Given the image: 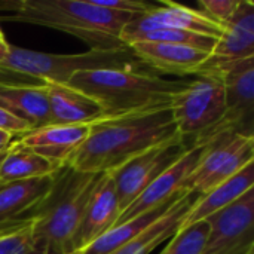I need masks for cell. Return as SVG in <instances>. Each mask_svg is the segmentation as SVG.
Returning <instances> with one entry per match:
<instances>
[{"label":"cell","mask_w":254,"mask_h":254,"mask_svg":"<svg viewBox=\"0 0 254 254\" xmlns=\"http://www.w3.org/2000/svg\"><path fill=\"white\" fill-rule=\"evenodd\" d=\"M171 106L113 118H101L68 165L82 173L107 174L143 152L179 138Z\"/></svg>","instance_id":"obj_1"},{"label":"cell","mask_w":254,"mask_h":254,"mask_svg":"<svg viewBox=\"0 0 254 254\" xmlns=\"http://www.w3.org/2000/svg\"><path fill=\"white\" fill-rule=\"evenodd\" d=\"M3 19L48 27L74 36L91 49H119L131 13L104 9L92 0H0Z\"/></svg>","instance_id":"obj_2"},{"label":"cell","mask_w":254,"mask_h":254,"mask_svg":"<svg viewBox=\"0 0 254 254\" xmlns=\"http://www.w3.org/2000/svg\"><path fill=\"white\" fill-rule=\"evenodd\" d=\"M103 174L82 173L63 165L48 195L30 211L33 247L46 254H70L71 238Z\"/></svg>","instance_id":"obj_3"},{"label":"cell","mask_w":254,"mask_h":254,"mask_svg":"<svg viewBox=\"0 0 254 254\" xmlns=\"http://www.w3.org/2000/svg\"><path fill=\"white\" fill-rule=\"evenodd\" d=\"M188 80L164 79L156 73L137 70H97L74 74L67 85L94 98L104 118L170 107Z\"/></svg>","instance_id":"obj_4"},{"label":"cell","mask_w":254,"mask_h":254,"mask_svg":"<svg viewBox=\"0 0 254 254\" xmlns=\"http://www.w3.org/2000/svg\"><path fill=\"white\" fill-rule=\"evenodd\" d=\"M0 64L40 79L45 83L63 85H67L74 74L97 70L150 71L134 55L129 46L106 51L89 49L82 54H48L10 45L6 58Z\"/></svg>","instance_id":"obj_5"},{"label":"cell","mask_w":254,"mask_h":254,"mask_svg":"<svg viewBox=\"0 0 254 254\" xmlns=\"http://www.w3.org/2000/svg\"><path fill=\"white\" fill-rule=\"evenodd\" d=\"M171 112L182 141L192 149L205 144L220 134V124L226 113L225 83L220 74H196L188 86L176 95Z\"/></svg>","instance_id":"obj_6"},{"label":"cell","mask_w":254,"mask_h":254,"mask_svg":"<svg viewBox=\"0 0 254 254\" xmlns=\"http://www.w3.org/2000/svg\"><path fill=\"white\" fill-rule=\"evenodd\" d=\"M254 161V138L225 131L207 141L202 158L183 190L204 195Z\"/></svg>","instance_id":"obj_7"},{"label":"cell","mask_w":254,"mask_h":254,"mask_svg":"<svg viewBox=\"0 0 254 254\" xmlns=\"http://www.w3.org/2000/svg\"><path fill=\"white\" fill-rule=\"evenodd\" d=\"M205 222L210 232L202 254L254 253V188Z\"/></svg>","instance_id":"obj_8"},{"label":"cell","mask_w":254,"mask_h":254,"mask_svg":"<svg viewBox=\"0 0 254 254\" xmlns=\"http://www.w3.org/2000/svg\"><path fill=\"white\" fill-rule=\"evenodd\" d=\"M158 30H185L219 39L223 34L225 27L205 16L198 9L164 0L156 1L150 10L132 16V19L124 27L121 40L128 46L140 40L143 36Z\"/></svg>","instance_id":"obj_9"},{"label":"cell","mask_w":254,"mask_h":254,"mask_svg":"<svg viewBox=\"0 0 254 254\" xmlns=\"http://www.w3.org/2000/svg\"><path fill=\"white\" fill-rule=\"evenodd\" d=\"M188 150V146L179 137L168 143L155 146L141 155H137L118 170L109 173L115 182L121 213L158 176H161L176 161H179Z\"/></svg>","instance_id":"obj_10"},{"label":"cell","mask_w":254,"mask_h":254,"mask_svg":"<svg viewBox=\"0 0 254 254\" xmlns=\"http://www.w3.org/2000/svg\"><path fill=\"white\" fill-rule=\"evenodd\" d=\"M225 83L226 113L220 132L254 138V58L238 61L219 73Z\"/></svg>","instance_id":"obj_11"},{"label":"cell","mask_w":254,"mask_h":254,"mask_svg":"<svg viewBox=\"0 0 254 254\" xmlns=\"http://www.w3.org/2000/svg\"><path fill=\"white\" fill-rule=\"evenodd\" d=\"M205 144H198L192 149H189L179 161H176L170 168H167L161 176H158L118 217L116 225H121L124 222H128L140 214H144L147 211H152L170 199L186 193L183 190V186L189 176L196 168L199 159L202 158V153L205 150ZM115 225V226H116Z\"/></svg>","instance_id":"obj_12"},{"label":"cell","mask_w":254,"mask_h":254,"mask_svg":"<svg viewBox=\"0 0 254 254\" xmlns=\"http://www.w3.org/2000/svg\"><path fill=\"white\" fill-rule=\"evenodd\" d=\"M247 58H254V3L241 0L198 74H219L223 68Z\"/></svg>","instance_id":"obj_13"},{"label":"cell","mask_w":254,"mask_h":254,"mask_svg":"<svg viewBox=\"0 0 254 254\" xmlns=\"http://www.w3.org/2000/svg\"><path fill=\"white\" fill-rule=\"evenodd\" d=\"M119 214L121 210L116 196L115 182L109 173L103 174L71 238L70 254L80 253L83 249L98 240L103 234L112 229L116 225Z\"/></svg>","instance_id":"obj_14"},{"label":"cell","mask_w":254,"mask_h":254,"mask_svg":"<svg viewBox=\"0 0 254 254\" xmlns=\"http://www.w3.org/2000/svg\"><path fill=\"white\" fill-rule=\"evenodd\" d=\"M128 46L150 71L177 76H196L210 55V51L179 43L134 42Z\"/></svg>","instance_id":"obj_15"},{"label":"cell","mask_w":254,"mask_h":254,"mask_svg":"<svg viewBox=\"0 0 254 254\" xmlns=\"http://www.w3.org/2000/svg\"><path fill=\"white\" fill-rule=\"evenodd\" d=\"M89 129L91 124L48 125L27 131L25 134L16 137V140L45 159L58 165H65L73 153L85 141Z\"/></svg>","instance_id":"obj_16"},{"label":"cell","mask_w":254,"mask_h":254,"mask_svg":"<svg viewBox=\"0 0 254 254\" xmlns=\"http://www.w3.org/2000/svg\"><path fill=\"white\" fill-rule=\"evenodd\" d=\"M52 125H83L104 118L100 104L85 92L63 83H46Z\"/></svg>","instance_id":"obj_17"},{"label":"cell","mask_w":254,"mask_h":254,"mask_svg":"<svg viewBox=\"0 0 254 254\" xmlns=\"http://www.w3.org/2000/svg\"><path fill=\"white\" fill-rule=\"evenodd\" d=\"M254 188V161L247 164L241 171H238L231 179L222 182L216 188L210 189L207 193L199 195L192 208L185 216L180 228L190 226L196 222H202L211 214L220 211L222 208L231 205L246 192Z\"/></svg>","instance_id":"obj_18"},{"label":"cell","mask_w":254,"mask_h":254,"mask_svg":"<svg viewBox=\"0 0 254 254\" xmlns=\"http://www.w3.org/2000/svg\"><path fill=\"white\" fill-rule=\"evenodd\" d=\"M199 195L186 192L180 196L176 204L164 213L158 220H155L147 229L138 234L131 241L125 243L110 254H150L159 244L168 241L180 228L185 216L192 208Z\"/></svg>","instance_id":"obj_19"},{"label":"cell","mask_w":254,"mask_h":254,"mask_svg":"<svg viewBox=\"0 0 254 254\" xmlns=\"http://www.w3.org/2000/svg\"><path fill=\"white\" fill-rule=\"evenodd\" d=\"M0 109L25 122L30 129L52 125L46 85L0 86Z\"/></svg>","instance_id":"obj_20"},{"label":"cell","mask_w":254,"mask_h":254,"mask_svg":"<svg viewBox=\"0 0 254 254\" xmlns=\"http://www.w3.org/2000/svg\"><path fill=\"white\" fill-rule=\"evenodd\" d=\"M54 176L1 185L0 186V225L28 217V213L51 190V186L54 183Z\"/></svg>","instance_id":"obj_21"},{"label":"cell","mask_w":254,"mask_h":254,"mask_svg":"<svg viewBox=\"0 0 254 254\" xmlns=\"http://www.w3.org/2000/svg\"><path fill=\"white\" fill-rule=\"evenodd\" d=\"M61 167L63 165L45 159L15 140L7 147L4 159L0 164V183L4 185L10 182L54 176Z\"/></svg>","instance_id":"obj_22"},{"label":"cell","mask_w":254,"mask_h":254,"mask_svg":"<svg viewBox=\"0 0 254 254\" xmlns=\"http://www.w3.org/2000/svg\"><path fill=\"white\" fill-rule=\"evenodd\" d=\"M183 195L185 193L170 199L168 202H165L164 205H161L152 211H147V213L140 214V216H137L128 222H124L121 225L113 226L106 234H103L98 240H95L91 246H88L86 249H83L80 253L77 254H110L112 252H115L116 249H119L125 243L135 238L138 234H141L144 229H147L155 220H158L164 213H167L176 204V201Z\"/></svg>","instance_id":"obj_23"},{"label":"cell","mask_w":254,"mask_h":254,"mask_svg":"<svg viewBox=\"0 0 254 254\" xmlns=\"http://www.w3.org/2000/svg\"><path fill=\"white\" fill-rule=\"evenodd\" d=\"M210 226L205 220L196 222L179 231L170 238L168 246L159 254H202Z\"/></svg>","instance_id":"obj_24"},{"label":"cell","mask_w":254,"mask_h":254,"mask_svg":"<svg viewBox=\"0 0 254 254\" xmlns=\"http://www.w3.org/2000/svg\"><path fill=\"white\" fill-rule=\"evenodd\" d=\"M34 222V220H33ZM33 223L0 237V254H22L33 247Z\"/></svg>","instance_id":"obj_25"},{"label":"cell","mask_w":254,"mask_h":254,"mask_svg":"<svg viewBox=\"0 0 254 254\" xmlns=\"http://www.w3.org/2000/svg\"><path fill=\"white\" fill-rule=\"evenodd\" d=\"M240 3L241 0H201L198 10L225 27V24L235 15Z\"/></svg>","instance_id":"obj_26"},{"label":"cell","mask_w":254,"mask_h":254,"mask_svg":"<svg viewBox=\"0 0 254 254\" xmlns=\"http://www.w3.org/2000/svg\"><path fill=\"white\" fill-rule=\"evenodd\" d=\"M92 1L95 4L104 7V9L124 12V13H131V15L144 13L146 10H150L156 3V1L149 3V1H143V0H92Z\"/></svg>","instance_id":"obj_27"},{"label":"cell","mask_w":254,"mask_h":254,"mask_svg":"<svg viewBox=\"0 0 254 254\" xmlns=\"http://www.w3.org/2000/svg\"><path fill=\"white\" fill-rule=\"evenodd\" d=\"M43 80L0 64V86H42Z\"/></svg>","instance_id":"obj_28"},{"label":"cell","mask_w":254,"mask_h":254,"mask_svg":"<svg viewBox=\"0 0 254 254\" xmlns=\"http://www.w3.org/2000/svg\"><path fill=\"white\" fill-rule=\"evenodd\" d=\"M0 129L12 132L15 137H19V135L25 134L27 131H31L30 127L25 122L13 118L12 115H9L3 109H0Z\"/></svg>","instance_id":"obj_29"},{"label":"cell","mask_w":254,"mask_h":254,"mask_svg":"<svg viewBox=\"0 0 254 254\" xmlns=\"http://www.w3.org/2000/svg\"><path fill=\"white\" fill-rule=\"evenodd\" d=\"M33 223V217H24V219H19V220H15V222H9V223H1L0 225V237L6 235V234H10L13 231H18L27 225H31Z\"/></svg>","instance_id":"obj_30"},{"label":"cell","mask_w":254,"mask_h":254,"mask_svg":"<svg viewBox=\"0 0 254 254\" xmlns=\"http://www.w3.org/2000/svg\"><path fill=\"white\" fill-rule=\"evenodd\" d=\"M13 138H15V135L12 132L4 131V129H0V152L6 150L12 144Z\"/></svg>","instance_id":"obj_31"},{"label":"cell","mask_w":254,"mask_h":254,"mask_svg":"<svg viewBox=\"0 0 254 254\" xmlns=\"http://www.w3.org/2000/svg\"><path fill=\"white\" fill-rule=\"evenodd\" d=\"M9 48H10V45L7 43V40H6L1 28H0V61H3L6 58V55L9 52Z\"/></svg>","instance_id":"obj_32"},{"label":"cell","mask_w":254,"mask_h":254,"mask_svg":"<svg viewBox=\"0 0 254 254\" xmlns=\"http://www.w3.org/2000/svg\"><path fill=\"white\" fill-rule=\"evenodd\" d=\"M22 254H46V253H43V252H40V250H37V249L31 247L30 250H27L25 253H22Z\"/></svg>","instance_id":"obj_33"},{"label":"cell","mask_w":254,"mask_h":254,"mask_svg":"<svg viewBox=\"0 0 254 254\" xmlns=\"http://www.w3.org/2000/svg\"><path fill=\"white\" fill-rule=\"evenodd\" d=\"M7 150V149H6ZM6 150H3V152H0V164H1V161L4 159V155H6Z\"/></svg>","instance_id":"obj_34"},{"label":"cell","mask_w":254,"mask_h":254,"mask_svg":"<svg viewBox=\"0 0 254 254\" xmlns=\"http://www.w3.org/2000/svg\"><path fill=\"white\" fill-rule=\"evenodd\" d=\"M0 186H1V183H0Z\"/></svg>","instance_id":"obj_35"},{"label":"cell","mask_w":254,"mask_h":254,"mask_svg":"<svg viewBox=\"0 0 254 254\" xmlns=\"http://www.w3.org/2000/svg\"><path fill=\"white\" fill-rule=\"evenodd\" d=\"M252 254H254V253H252Z\"/></svg>","instance_id":"obj_36"}]
</instances>
